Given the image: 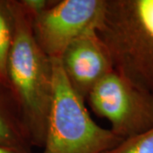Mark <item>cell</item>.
I'll list each match as a JSON object with an SVG mask.
<instances>
[{
  "mask_svg": "<svg viewBox=\"0 0 153 153\" xmlns=\"http://www.w3.org/2000/svg\"><path fill=\"white\" fill-rule=\"evenodd\" d=\"M16 33L7 66L8 83L22 111L31 144L44 146L53 98L52 60L40 49L33 18L21 0H14Z\"/></svg>",
  "mask_w": 153,
  "mask_h": 153,
  "instance_id": "cell-1",
  "label": "cell"
},
{
  "mask_svg": "<svg viewBox=\"0 0 153 153\" xmlns=\"http://www.w3.org/2000/svg\"><path fill=\"white\" fill-rule=\"evenodd\" d=\"M96 31L113 70L153 94V0H105Z\"/></svg>",
  "mask_w": 153,
  "mask_h": 153,
  "instance_id": "cell-2",
  "label": "cell"
},
{
  "mask_svg": "<svg viewBox=\"0 0 153 153\" xmlns=\"http://www.w3.org/2000/svg\"><path fill=\"white\" fill-rule=\"evenodd\" d=\"M54 89L43 153H103L123 140L92 119L85 100L71 87L60 66L52 60Z\"/></svg>",
  "mask_w": 153,
  "mask_h": 153,
  "instance_id": "cell-3",
  "label": "cell"
},
{
  "mask_svg": "<svg viewBox=\"0 0 153 153\" xmlns=\"http://www.w3.org/2000/svg\"><path fill=\"white\" fill-rule=\"evenodd\" d=\"M85 101L123 140L153 128V94L114 70L94 87Z\"/></svg>",
  "mask_w": 153,
  "mask_h": 153,
  "instance_id": "cell-4",
  "label": "cell"
},
{
  "mask_svg": "<svg viewBox=\"0 0 153 153\" xmlns=\"http://www.w3.org/2000/svg\"><path fill=\"white\" fill-rule=\"evenodd\" d=\"M104 4L105 0H55L32 17L37 44L51 60L60 59L73 40L97 25Z\"/></svg>",
  "mask_w": 153,
  "mask_h": 153,
  "instance_id": "cell-5",
  "label": "cell"
},
{
  "mask_svg": "<svg viewBox=\"0 0 153 153\" xmlns=\"http://www.w3.org/2000/svg\"><path fill=\"white\" fill-rule=\"evenodd\" d=\"M60 62L66 80L84 100L94 87L113 71L96 26L88 28L73 40L63 52Z\"/></svg>",
  "mask_w": 153,
  "mask_h": 153,
  "instance_id": "cell-6",
  "label": "cell"
},
{
  "mask_svg": "<svg viewBox=\"0 0 153 153\" xmlns=\"http://www.w3.org/2000/svg\"><path fill=\"white\" fill-rule=\"evenodd\" d=\"M0 143L22 149L31 144L16 98L10 87L1 80Z\"/></svg>",
  "mask_w": 153,
  "mask_h": 153,
  "instance_id": "cell-7",
  "label": "cell"
},
{
  "mask_svg": "<svg viewBox=\"0 0 153 153\" xmlns=\"http://www.w3.org/2000/svg\"><path fill=\"white\" fill-rule=\"evenodd\" d=\"M15 33L16 11L14 0H0V80L8 85L7 66Z\"/></svg>",
  "mask_w": 153,
  "mask_h": 153,
  "instance_id": "cell-8",
  "label": "cell"
},
{
  "mask_svg": "<svg viewBox=\"0 0 153 153\" xmlns=\"http://www.w3.org/2000/svg\"><path fill=\"white\" fill-rule=\"evenodd\" d=\"M103 153H153V128L141 134L123 140Z\"/></svg>",
  "mask_w": 153,
  "mask_h": 153,
  "instance_id": "cell-9",
  "label": "cell"
},
{
  "mask_svg": "<svg viewBox=\"0 0 153 153\" xmlns=\"http://www.w3.org/2000/svg\"><path fill=\"white\" fill-rule=\"evenodd\" d=\"M55 0H21L24 8L32 17L40 15L54 3Z\"/></svg>",
  "mask_w": 153,
  "mask_h": 153,
  "instance_id": "cell-10",
  "label": "cell"
},
{
  "mask_svg": "<svg viewBox=\"0 0 153 153\" xmlns=\"http://www.w3.org/2000/svg\"><path fill=\"white\" fill-rule=\"evenodd\" d=\"M0 153H26L24 149L9 146L0 143Z\"/></svg>",
  "mask_w": 153,
  "mask_h": 153,
  "instance_id": "cell-11",
  "label": "cell"
}]
</instances>
